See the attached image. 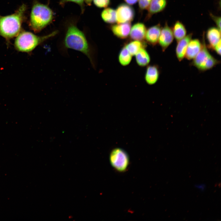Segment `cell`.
I'll return each instance as SVG.
<instances>
[{
    "label": "cell",
    "instance_id": "1",
    "mask_svg": "<svg viewBox=\"0 0 221 221\" xmlns=\"http://www.w3.org/2000/svg\"><path fill=\"white\" fill-rule=\"evenodd\" d=\"M27 9V6L23 4L14 14L6 16L0 15V36L7 41L17 36L21 32Z\"/></svg>",
    "mask_w": 221,
    "mask_h": 221
},
{
    "label": "cell",
    "instance_id": "2",
    "mask_svg": "<svg viewBox=\"0 0 221 221\" xmlns=\"http://www.w3.org/2000/svg\"><path fill=\"white\" fill-rule=\"evenodd\" d=\"M64 47L80 52L88 57L93 64L92 51L84 34L74 25L70 26L64 41Z\"/></svg>",
    "mask_w": 221,
    "mask_h": 221
},
{
    "label": "cell",
    "instance_id": "3",
    "mask_svg": "<svg viewBox=\"0 0 221 221\" xmlns=\"http://www.w3.org/2000/svg\"><path fill=\"white\" fill-rule=\"evenodd\" d=\"M53 13L47 6L36 2L31 10L29 26L34 32H40L48 25L53 18Z\"/></svg>",
    "mask_w": 221,
    "mask_h": 221
},
{
    "label": "cell",
    "instance_id": "4",
    "mask_svg": "<svg viewBox=\"0 0 221 221\" xmlns=\"http://www.w3.org/2000/svg\"><path fill=\"white\" fill-rule=\"evenodd\" d=\"M56 33L57 32H54L47 35L39 36L29 32L22 31L15 39L14 47L18 51L29 53L40 44Z\"/></svg>",
    "mask_w": 221,
    "mask_h": 221
},
{
    "label": "cell",
    "instance_id": "5",
    "mask_svg": "<svg viewBox=\"0 0 221 221\" xmlns=\"http://www.w3.org/2000/svg\"><path fill=\"white\" fill-rule=\"evenodd\" d=\"M203 35L202 48L198 53L193 59L192 63L194 66L202 71L212 68L219 62L208 52L205 43L204 35Z\"/></svg>",
    "mask_w": 221,
    "mask_h": 221
},
{
    "label": "cell",
    "instance_id": "6",
    "mask_svg": "<svg viewBox=\"0 0 221 221\" xmlns=\"http://www.w3.org/2000/svg\"><path fill=\"white\" fill-rule=\"evenodd\" d=\"M109 160L111 166L119 172H125L129 163V158L127 153L119 148H114L111 151Z\"/></svg>",
    "mask_w": 221,
    "mask_h": 221
},
{
    "label": "cell",
    "instance_id": "7",
    "mask_svg": "<svg viewBox=\"0 0 221 221\" xmlns=\"http://www.w3.org/2000/svg\"><path fill=\"white\" fill-rule=\"evenodd\" d=\"M116 22L118 24L130 22L134 16L133 8L130 6L124 3L119 5L116 10Z\"/></svg>",
    "mask_w": 221,
    "mask_h": 221
},
{
    "label": "cell",
    "instance_id": "8",
    "mask_svg": "<svg viewBox=\"0 0 221 221\" xmlns=\"http://www.w3.org/2000/svg\"><path fill=\"white\" fill-rule=\"evenodd\" d=\"M174 37L172 29L166 22L164 27L161 28L158 41L163 51H165L172 42Z\"/></svg>",
    "mask_w": 221,
    "mask_h": 221
},
{
    "label": "cell",
    "instance_id": "9",
    "mask_svg": "<svg viewBox=\"0 0 221 221\" xmlns=\"http://www.w3.org/2000/svg\"><path fill=\"white\" fill-rule=\"evenodd\" d=\"M131 28V23L128 22L113 25L111 27V29L116 37L123 39L126 38L129 35Z\"/></svg>",
    "mask_w": 221,
    "mask_h": 221
},
{
    "label": "cell",
    "instance_id": "10",
    "mask_svg": "<svg viewBox=\"0 0 221 221\" xmlns=\"http://www.w3.org/2000/svg\"><path fill=\"white\" fill-rule=\"evenodd\" d=\"M192 33H190L177 41L176 53V57L179 61L182 60L185 57L188 44L192 39Z\"/></svg>",
    "mask_w": 221,
    "mask_h": 221
},
{
    "label": "cell",
    "instance_id": "11",
    "mask_svg": "<svg viewBox=\"0 0 221 221\" xmlns=\"http://www.w3.org/2000/svg\"><path fill=\"white\" fill-rule=\"evenodd\" d=\"M146 31V27L143 23H137L131 27L130 35L132 39L142 41L145 38Z\"/></svg>",
    "mask_w": 221,
    "mask_h": 221
},
{
    "label": "cell",
    "instance_id": "12",
    "mask_svg": "<svg viewBox=\"0 0 221 221\" xmlns=\"http://www.w3.org/2000/svg\"><path fill=\"white\" fill-rule=\"evenodd\" d=\"M202 44L198 39L191 40L189 42L185 57L188 59H193L201 49Z\"/></svg>",
    "mask_w": 221,
    "mask_h": 221
},
{
    "label": "cell",
    "instance_id": "13",
    "mask_svg": "<svg viewBox=\"0 0 221 221\" xmlns=\"http://www.w3.org/2000/svg\"><path fill=\"white\" fill-rule=\"evenodd\" d=\"M161 29L160 24L149 28L146 30L145 37L147 41L152 45H155L158 42Z\"/></svg>",
    "mask_w": 221,
    "mask_h": 221
},
{
    "label": "cell",
    "instance_id": "14",
    "mask_svg": "<svg viewBox=\"0 0 221 221\" xmlns=\"http://www.w3.org/2000/svg\"><path fill=\"white\" fill-rule=\"evenodd\" d=\"M167 5V0H151L148 8L147 18H149L153 14L163 11Z\"/></svg>",
    "mask_w": 221,
    "mask_h": 221
},
{
    "label": "cell",
    "instance_id": "15",
    "mask_svg": "<svg viewBox=\"0 0 221 221\" xmlns=\"http://www.w3.org/2000/svg\"><path fill=\"white\" fill-rule=\"evenodd\" d=\"M220 31L217 27H212L207 31L206 37L211 48H214L215 46L221 40Z\"/></svg>",
    "mask_w": 221,
    "mask_h": 221
},
{
    "label": "cell",
    "instance_id": "16",
    "mask_svg": "<svg viewBox=\"0 0 221 221\" xmlns=\"http://www.w3.org/2000/svg\"><path fill=\"white\" fill-rule=\"evenodd\" d=\"M159 72L157 66L150 65L146 69L145 75V80L147 83L149 85L155 83L159 78Z\"/></svg>",
    "mask_w": 221,
    "mask_h": 221
},
{
    "label": "cell",
    "instance_id": "17",
    "mask_svg": "<svg viewBox=\"0 0 221 221\" xmlns=\"http://www.w3.org/2000/svg\"><path fill=\"white\" fill-rule=\"evenodd\" d=\"M135 56L137 64L140 66H145L150 61V56L147 51L143 47L139 51Z\"/></svg>",
    "mask_w": 221,
    "mask_h": 221
},
{
    "label": "cell",
    "instance_id": "18",
    "mask_svg": "<svg viewBox=\"0 0 221 221\" xmlns=\"http://www.w3.org/2000/svg\"><path fill=\"white\" fill-rule=\"evenodd\" d=\"M174 37L178 41L186 35L187 31L183 23L180 21H177L174 24L173 29Z\"/></svg>",
    "mask_w": 221,
    "mask_h": 221
},
{
    "label": "cell",
    "instance_id": "19",
    "mask_svg": "<svg viewBox=\"0 0 221 221\" xmlns=\"http://www.w3.org/2000/svg\"><path fill=\"white\" fill-rule=\"evenodd\" d=\"M101 16L103 20L106 23L113 24L116 22V10L113 9H105L102 12Z\"/></svg>",
    "mask_w": 221,
    "mask_h": 221
},
{
    "label": "cell",
    "instance_id": "20",
    "mask_svg": "<svg viewBox=\"0 0 221 221\" xmlns=\"http://www.w3.org/2000/svg\"><path fill=\"white\" fill-rule=\"evenodd\" d=\"M132 57V56L125 46L120 52L118 57V61L121 65L126 66L130 63Z\"/></svg>",
    "mask_w": 221,
    "mask_h": 221
},
{
    "label": "cell",
    "instance_id": "21",
    "mask_svg": "<svg viewBox=\"0 0 221 221\" xmlns=\"http://www.w3.org/2000/svg\"><path fill=\"white\" fill-rule=\"evenodd\" d=\"M142 43L141 41L134 40L131 41L125 47L132 56H135L139 51L143 47Z\"/></svg>",
    "mask_w": 221,
    "mask_h": 221
},
{
    "label": "cell",
    "instance_id": "22",
    "mask_svg": "<svg viewBox=\"0 0 221 221\" xmlns=\"http://www.w3.org/2000/svg\"><path fill=\"white\" fill-rule=\"evenodd\" d=\"M94 3L97 7L105 8L109 4L110 0H93Z\"/></svg>",
    "mask_w": 221,
    "mask_h": 221
},
{
    "label": "cell",
    "instance_id": "23",
    "mask_svg": "<svg viewBox=\"0 0 221 221\" xmlns=\"http://www.w3.org/2000/svg\"><path fill=\"white\" fill-rule=\"evenodd\" d=\"M139 8L142 10L148 8L151 0H138Z\"/></svg>",
    "mask_w": 221,
    "mask_h": 221
},
{
    "label": "cell",
    "instance_id": "24",
    "mask_svg": "<svg viewBox=\"0 0 221 221\" xmlns=\"http://www.w3.org/2000/svg\"><path fill=\"white\" fill-rule=\"evenodd\" d=\"M210 15L211 17L215 23L217 28L221 31V17L215 16L211 13Z\"/></svg>",
    "mask_w": 221,
    "mask_h": 221
},
{
    "label": "cell",
    "instance_id": "25",
    "mask_svg": "<svg viewBox=\"0 0 221 221\" xmlns=\"http://www.w3.org/2000/svg\"><path fill=\"white\" fill-rule=\"evenodd\" d=\"M221 40L219 41L218 43L214 47L213 49H214L216 53L219 55L221 54Z\"/></svg>",
    "mask_w": 221,
    "mask_h": 221
},
{
    "label": "cell",
    "instance_id": "26",
    "mask_svg": "<svg viewBox=\"0 0 221 221\" xmlns=\"http://www.w3.org/2000/svg\"><path fill=\"white\" fill-rule=\"evenodd\" d=\"M84 0H62L61 3H64L68 2H72L77 3L82 6L83 5Z\"/></svg>",
    "mask_w": 221,
    "mask_h": 221
},
{
    "label": "cell",
    "instance_id": "27",
    "mask_svg": "<svg viewBox=\"0 0 221 221\" xmlns=\"http://www.w3.org/2000/svg\"><path fill=\"white\" fill-rule=\"evenodd\" d=\"M195 187L202 192L204 191L206 188V185L204 184H196Z\"/></svg>",
    "mask_w": 221,
    "mask_h": 221
},
{
    "label": "cell",
    "instance_id": "28",
    "mask_svg": "<svg viewBox=\"0 0 221 221\" xmlns=\"http://www.w3.org/2000/svg\"><path fill=\"white\" fill-rule=\"evenodd\" d=\"M129 5H133L136 3L138 0H124Z\"/></svg>",
    "mask_w": 221,
    "mask_h": 221
},
{
    "label": "cell",
    "instance_id": "29",
    "mask_svg": "<svg viewBox=\"0 0 221 221\" xmlns=\"http://www.w3.org/2000/svg\"><path fill=\"white\" fill-rule=\"evenodd\" d=\"M86 2L88 4H90L92 0H85Z\"/></svg>",
    "mask_w": 221,
    "mask_h": 221
}]
</instances>
